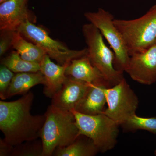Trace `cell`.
<instances>
[{
	"instance_id": "cell-1",
	"label": "cell",
	"mask_w": 156,
	"mask_h": 156,
	"mask_svg": "<svg viewBox=\"0 0 156 156\" xmlns=\"http://www.w3.org/2000/svg\"><path fill=\"white\" fill-rule=\"evenodd\" d=\"M34 98V93L29 92L14 101H0V130L3 140L11 146L40 137L46 115L31 114Z\"/></svg>"
},
{
	"instance_id": "cell-2",
	"label": "cell",
	"mask_w": 156,
	"mask_h": 156,
	"mask_svg": "<svg viewBox=\"0 0 156 156\" xmlns=\"http://www.w3.org/2000/svg\"><path fill=\"white\" fill-rule=\"evenodd\" d=\"M45 115L46 119L40 135L43 145L41 156H51L57 148L69 145L80 134L71 111L51 105Z\"/></svg>"
},
{
	"instance_id": "cell-3",
	"label": "cell",
	"mask_w": 156,
	"mask_h": 156,
	"mask_svg": "<svg viewBox=\"0 0 156 156\" xmlns=\"http://www.w3.org/2000/svg\"><path fill=\"white\" fill-rule=\"evenodd\" d=\"M113 22L122 35L130 56L156 43V5L139 18H115Z\"/></svg>"
},
{
	"instance_id": "cell-4",
	"label": "cell",
	"mask_w": 156,
	"mask_h": 156,
	"mask_svg": "<svg viewBox=\"0 0 156 156\" xmlns=\"http://www.w3.org/2000/svg\"><path fill=\"white\" fill-rule=\"evenodd\" d=\"M82 32L87 45V55L92 64L112 87L124 79L123 72L115 67V53L105 44L100 30L92 23L84 24Z\"/></svg>"
},
{
	"instance_id": "cell-5",
	"label": "cell",
	"mask_w": 156,
	"mask_h": 156,
	"mask_svg": "<svg viewBox=\"0 0 156 156\" xmlns=\"http://www.w3.org/2000/svg\"><path fill=\"white\" fill-rule=\"evenodd\" d=\"M71 111L75 117L79 134L90 138L99 151L105 152L115 147L119 126L115 121L103 113L89 115Z\"/></svg>"
},
{
	"instance_id": "cell-6",
	"label": "cell",
	"mask_w": 156,
	"mask_h": 156,
	"mask_svg": "<svg viewBox=\"0 0 156 156\" xmlns=\"http://www.w3.org/2000/svg\"><path fill=\"white\" fill-rule=\"evenodd\" d=\"M17 31L23 37L42 48L50 58L61 65H69L75 58L87 55V48L82 50H70L62 43L51 38L44 30L27 20Z\"/></svg>"
},
{
	"instance_id": "cell-7",
	"label": "cell",
	"mask_w": 156,
	"mask_h": 156,
	"mask_svg": "<svg viewBox=\"0 0 156 156\" xmlns=\"http://www.w3.org/2000/svg\"><path fill=\"white\" fill-rule=\"evenodd\" d=\"M84 16L90 23L100 30L113 50L115 68L125 72L130 56L122 35L114 23L113 15L102 8H99L96 12H86Z\"/></svg>"
},
{
	"instance_id": "cell-8",
	"label": "cell",
	"mask_w": 156,
	"mask_h": 156,
	"mask_svg": "<svg viewBox=\"0 0 156 156\" xmlns=\"http://www.w3.org/2000/svg\"><path fill=\"white\" fill-rule=\"evenodd\" d=\"M108 108L103 113L117 124L123 125L135 114L138 106L137 95L125 78L111 88L105 89Z\"/></svg>"
},
{
	"instance_id": "cell-9",
	"label": "cell",
	"mask_w": 156,
	"mask_h": 156,
	"mask_svg": "<svg viewBox=\"0 0 156 156\" xmlns=\"http://www.w3.org/2000/svg\"><path fill=\"white\" fill-rule=\"evenodd\" d=\"M125 72L140 83L151 85L156 82V43L130 56Z\"/></svg>"
},
{
	"instance_id": "cell-10",
	"label": "cell",
	"mask_w": 156,
	"mask_h": 156,
	"mask_svg": "<svg viewBox=\"0 0 156 156\" xmlns=\"http://www.w3.org/2000/svg\"><path fill=\"white\" fill-rule=\"evenodd\" d=\"M89 84L67 76L61 89L52 98L51 105L67 110H74L87 94Z\"/></svg>"
},
{
	"instance_id": "cell-11",
	"label": "cell",
	"mask_w": 156,
	"mask_h": 156,
	"mask_svg": "<svg viewBox=\"0 0 156 156\" xmlns=\"http://www.w3.org/2000/svg\"><path fill=\"white\" fill-rule=\"evenodd\" d=\"M27 20H30L27 0H9L1 4V30L17 31Z\"/></svg>"
},
{
	"instance_id": "cell-12",
	"label": "cell",
	"mask_w": 156,
	"mask_h": 156,
	"mask_svg": "<svg viewBox=\"0 0 156 156\" xmlns=\"http://www.w3.org/2000/svg\"><path fill=\"white\" fill-rule=\"evenodd\" d=\"M66 75L88 83L112 87L102 74L91 63L87 55L73 59L66 70Z\"/></svg>"
},
{
	"instance_id": "cell-13",
	"label": "cell",
	"mask_w": 156,
	"mask_h": 156,
	"mask_svg": "<svg viewBox=\"0 0 156 156\" xmlns=\"http://www.w3.org/2000/svg\"><path fill=\"white\" fill-rule=\"evenodd\" d=\"M40 71L44 76L46 84L44 93L47 97H53L61 89L66 78V70L69 65L56 64L46 54L41 62Z\"/></svg>"
},
{
	"instance_id": "cell-14",
	"label": "cell",
	"mask_w": 156,
	"mask_h": 156,
	"mask_svg": "<svg viewBox=\"0 0 156 156\" xmlns=\"http://www.w3.org/2000/svg\"><path fill=\"white\" fill-rule=\"evenodd\" d=\"M89 84V88L87 94L74 110L86 115L103 113L105 105L107 103L105 89L108 88L103 85Z\"/></svg>"
},
{
	"instance_id": "cell-15",
	"label": "cell",
	"mask_w": 156,
	"mask_h": 156,
	"mask_svg": "<svg viewBox=\"0 0 156 156\" xmlns=\"http://www.w3.org/2000/svg\"><path fill=\"white\" fill-rule=\"evenodd\" d=\"M46 84L44 76L41 71L34 73H20L14 75L5 98L17 95H24L32 87L39 84Z\"/></svg>"
},
{
	"instance_id": "cell-16",
	"label": "cell",
	"mask_w": 156,
	"mask_h": 156,
	"mask_svg": "<svg viewBox=\"0 0 156 156\" xmlns=\"http://www.w3.org/2000/svg\"><path fill=\"white\" fill-rule=\"evenodd\" d=\"M80 135L69 145L57 148L53 154L56 156H92L99 152L90 138Z\"/></svg>"
},
{
	"instance_id": "cell-17",
	"label": "cell",
	"mask_w": 156,
	"mask_h": 156,
	"mask_svg": "<svg viewBox=\"0 0 156 156\" xmlns=\"http://www.w3.org/2000/svg\"><path fill=\"white\" fill-rule=\"evenodd\" d=\"M12 46L20 57L26 61L40 63L46 55L42 48L27 41L26 39L17 31L14 33Z\"/></svg>"
},
{
	"instance_id": "cell-18",
	"label": "cell",
	"mask_w": 156,
	"mask_h": 156,
	"mask_svg": "<svg viewBox=\"0 0 156 156\" xmlns=\"http://www.w3.org/2000/svg\"><path fill=\"white\" fill-rule=\"evenodd\" d=\"M2 64L14 73H34L40 71V63L26 61L23 59L17 51L4 58Z\"/></svg>"
},
{
	"instance_id": "cell-19",
	"label": "cell",
	"mask_w": 156,
	"mask_h": 156,
	"mask_svg": "<svg viewBox=\"0 0 156 156\" xmlns=\"http://www.w3.org/2000/svg\"><path fill=\"white\" fill-rule=\"evenodd\" d=\"M122 126L130 130H142L156 134V117L143 118L133 115Z\"/></svg>"
},
{
	"instance_id": "cell-20",
	"label": "cell",
	"mask_w": 156,
	"mask_h": 156,
	"mask_svg": "<svg viewBox=\"0 0 156 156\" xmlns=\"http://www.w3.org/2000/svg\"><path fill=\"white\" fill-rule=\"evenodd\" d=\"M27 141L12 147L11 156H41L43 151L42 141Z\"/></svg>"
},
{
	"instance_id": "cell-21",
	"label": "cell",
	"mask_w": 156,
	"mask_h": 156,
	"mask_svg": "<svg viewBox=\"0 0 156 156\" xmlns=\"http://www.w3.org/2000/svg\"><path fill=\"white\" fill-rule=\"evenodd\" d=\"M14 75V72L4 65L0 68V97L2 100L6 99V92L8 91Z\"/></svg>"
},
{
	"instance_id": "cell-22",
	"label": "cell",
	"mask_w": 156,
	"mask_h": 156,
	"mask_svg": "<svg viewBox=\"0 0 156 156\" xmlns=\"http://www.w3.org/2000/svg\"><path fill=\"white\" fill-rule=\"evenodd\" d=\"M15 31L1 30L0 38V56H2L12 46L13 36Z\"/></svg>"
},
{
	"instance_id": "cell-23",
	"label": "cell",
	"mask_w": 156,
	"mask_h": 156,
	"mask_svg": "<svg viewBox=\"0 0 156 156\" xmlns=\"http://www.w3.org/2000/svg\"><path fill=\"white\" fill-rule=\"evenodd\" d=\"M12 147L5 142L3 139L0 140V156H9L11 153Z\"/></svg>"
},
{
	"instance_id": "cell-24",
	"label": "cell",
	"mask_w": 156,
	"mask_h": 156,
	"mask_svg": "<svg viewBox=\"0 0 156 156\" xmlns=\"http://www.w3.org/2000/svg\"><path fill=\"white\" fill-rule=\"evenodd\" d=\"M8 1H9V0H0V3H1V4H2V3Z\"/></svg>"
},
{
	"instance_id": "cell-25",
	"label": "cell",
	"mask_w": 156,
	"mask_h": 156,
	"mask_svg": "<svg viewBox=\"0 0 156 156\" xmlns=\"http://www.w3.org/2000/svg\"><path fill=\"white\" fill-rule=\"evenodd\" d=\"M155 155L156 156V150H155Z\"/></svg>"
}]
</instances>
